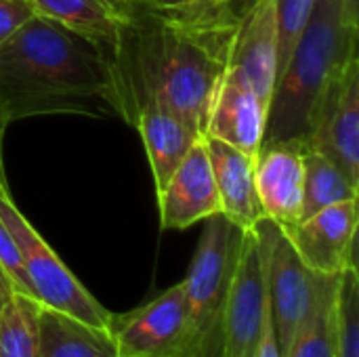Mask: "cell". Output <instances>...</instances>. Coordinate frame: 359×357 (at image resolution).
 I'll list each match as a JSON object with an SVG mask.
<instances>
[{
	"mask_svg": "<svg viewBox=\"0 0 359 357\" xmlns=\"http://www.w3.org/2000/svg\"><path fill=\"white\" fill-rule=\"evenodd\" d=\"M305 149L303 141L265 143L255 158V187L263 217L282 229L301 221Z\"/></svg>",
	"mask_w": 359,
	"mask_h": 357,
	"instance_id": "cell-11",
	"label": "cell"
},
{
	"mask_svg": "<svg viewBox=\"0 0 359 357\" xmlns=\"http://www.w3.org/2000/svg\"><path fill=\"white\" fill-rule=\"evenodd\" d=\"M355 187L345 173L316 149L303 154V210L301 221L339 202L358 200Z\"/></svg>",
	"mask_w": 359,
	"mask_h": 357,
	"instance_id": "cell-19",
	"label": "cell"
},
{
	"mask_svg": "<svg viewBox=\"0 0 359 357\" xmlns=\"http://www.w3.org/2000/svg\"><path fill=\"white\" fill-rule=\"evenodd\" d=\"M111 2H114V4L124 13V15H128V11H130V6H133V2H135V0H111Z\"/></svg>",
	"mask_w": 359,
	"mask_h": 357,
	"instance_id": "cell-31",
	"label": "cell"
},
{
	"mask_svg": "<svg viewBox=\"0 0 359 357\" xmlns=\"http://www.w3.org/2000/svg\"><path fill=\"white\" fill-rule=\"evenodd\" d=\"M0 265L6 271V276L11 278V282H13L17 292L34 297V290H32V284L27 280V274H25V267H23L17 242H15L13 234L8 231V227L4 225L2 219H0Z\"/></svg>",
	"mask_w": 359,
	"mask_h": 357,
	"instance_id": "cell-24",
	"label": "cell"
},
{
	"mask_svg": "<svg viewBox=\"0 0 359 357\" xmlns=\"http://www.w3.org/2000/svg\"><path fill=\"white\" fill-rule=\"evenodd\" d=\"M40 307L29 295H13L0 314V357H38Z\"/></svg>",
	"mask_w": 359,
	"mask_h": 357,
	"instance_id": "cell-20",
	"label": "cell"
},
{
	"mask_svg": "<svg viewBox=\"0 0 359 357\" xmlns=\"http://www.w3.org/2000/svg\"><path fill=\"white\" fill-rule=\"evenodd\" d=\"M0 112L8 124L44 114L126 122L114 50L34 15L0 44Z\"/></svg>",
	"mask_w": 359,
	"mask_h": 357,
	"instance_id": "cell-2",
	"label": "cell"
},
{
	"mask_svg": "<svg viewBox=\"0 0 359 357\" xmlns=\"http://www.w3.org/2000/svg\"><path fill=\"white\" fill-rule=\"evenodd\" d=\"M276 65H278L276 0H255L252 6L240 17L229 67L240 72L269 107L271 90L276 84Z\"/></svg>",
	"mask_w": 359,
	"mask_h": 357,
	"instance_id": "cell-14",
	"label": "cell"
},
{
	"mask_svg": "<svg viewBox=\"0 0 359 357\" xmlns=\"http://www.w3.org/2000/svg\"><path fill=\"white\" fill-rule=\"evenodd\" d=\"M143 6L149 8H179V6H191V4H202L206 0H135Z\"/></svg>",
	"mask_w": 359,
	"mask_h": 357,
	"instance_id": "cell-27",
	"label": "cell"
},
{
	"mask_svg": "<svg viewBox=\"0 0 359 357\" xmlns=\"http://www.w3.org/2000/svg\"><path fill=\"white\" fill-rule=\"evenodd\" d=\"M358 36L359 23L345 15L343 0H316L299 42L273 84L263 145L307 143L328 88L358 57Z\"/></svg>",
	"mask_w": 359,
	"mask_h": 357,
	"instance_id": "cell-3",
	"label": "cell"
},
{
	"mask_svg": "<svg viewBox=\"0 0 359 357\" xmlns=\"http://www.w3.org/2000/svg\"><path fill=\"white\" fill-rule=\"evenodd\" d=\"M32 17L34 11L25 0H0V44Z\"/></svg>",
	"mask_w": 359,
	"mask_h": 357,
	"instance_id": "cell-25",
	"label": "cell"
},
{
	"mask_svg": "<svg viewBox=\"0 0 359 357\" xmlns=\"http://www.w3.org/2000/svg\"><path fill=\"white\" fill-rule=\"evenodd\" d=\"M246 229L223 213L206 219L191 267L183 280L189 316L187 357H223L225 309Z\"/></svg>",
	"mask_w": 359,
	"mask_h": 357,
	"instance_id": "cell-4",
	"label": "cell"
},
{
	"mask_svg": "<svg viewBox=\"0 0 359 357\" xmlns=\"http://www.w3.org/2000/svg\"><path fill=\"white\" fill-rule=\"evenodd\" d=\"M334 357H359L358 265L341 271L334 299Z\"/></svg>",
	"mask_w": 359,
	"mask_h": 357,
	"instance_id": "cell-21",
	"label": "cell"
},
{
	"mask_svg": "<svg viewBox=\"0 0 359 357\" xmlns=\"http://www.w3.org/2000/svg\"><path fill=\"white\" fill-rule=\"evenodd\" d=\"M267 316L265 250L255 227L246 229L225 309L223 357H244L255 349Z\"/></svg>",
	"mask_w": 359,
	"mask_h": 357,
	"instance_id": "cell-8",
	"label": "cell"
},
{
	"mask_svg": "<svg viewBox=\"0 0 359 357\" xmlns=\"http://www.w3.org/2000/svg\"><path fill=\"white\" fill-rule=\"evenodd\" d=\"M244 357H252V351H250V353H246V356Z\"/></svg>",
	"mask_w": 359,
	"mask_h": 357,
	"instance_id": "cell-33",
	"label": "cell"
},
{
	"mask_svg": "<svg viewBox=\"0 0 359 357\" xmlns=\"http://www.w3.org/2000/svg\"><path fill=\"white\" fill-rule=\"evenodd\" d=\"M252 357H282L280 345H278V337H276V330H273V322H271V316H269V309H267V316L263 320L261 335H259V339L255 343Z\"/></svg>",
	"mask_w": 359,
	"mask_h": 357,
	"instance_id": "cell-26",
	"label": "cell"
},
{
	"mask_svg": "<svg viewBox=\"0 0 359 357\" xmlns=\"http://www.w3.org/2000/svg\"><path fill=\"white\" fill-rule=\"evenodd\" d=\"M34 15L116 50L124 13L111 0H25Z\"/></svg>",
	"mask_w": 359,
	"mask_h": 357,
	"instance_id": "cell-18",
	"label": "cell"
},
{
	"mask_svg": "<svg viewBox=\"0 0 359 357\" xmlns=\"http://www.w3.org/2000/svg\"><path fill=\"white\" fill-rule=\"evenodd\" d=\"M6 126H8V122L2 116V112H0V189H8V185H6V173H4V162H2V141H4Z\"/></svg>",
	"mask_w": 359,
	"mask_h": 357,
	"instance_id": "cell-29",
	"label": "cell"
},
{
	"mask_svg": "<svg viewBox=\"0 0 359 357\" xmlns=\"http://www.w3.org/2000/svg\"><path fill=\"white\" fill-rule=\"evenodd\" d=\"M307 147L332 160L359 187V57L328 88Z\"/></svg>",
	"mask_w": 359,
	"mask_h": 357,
	"instance_id": "cell-9",
	"label": "cell"
},
{
	"mask_svg": "<svg viewBox=\"0 0 359 357\" xmlns=\"http://www.w3.org/2000/svg\"><path fill=\"white\" fill-rule=\"evenodd\" d=\"M334 299L337 288L318 305L286 357H334Z\"/></svg>",
	"mask_w": 359,
	"mask_h": 357,
	"instance_id": "cell-22",
	"label": "cell"
},
{
	"mask_svg": "<svg viewBox=\"0 0 359 357\" xmlns=\"http://www.w3.org/2000/svg\"><path fill=\"white\" fill-rule=\"evenodd\" d=\"M238 25L229 6L215 0L179 8L133 2L114 50L126 122L135 126L139 105L158 99L204 137Z\"/></svg>",
	"mask_w": 359,
	"mask_h": 357,
	"instance_id": "cell-1",
	"label": "cell"
},
{
	"mask_svg": "<svg viewBox=\"0 0 359 357\" xmlns=\"http://www.w3.org/2000/svg\"><path fill=\"white\" fill-rule=\"evenodd\" d=\"M202 139L219 191L221 213L242 229L255 227L263 217L255 187V160L215 137L204 135Z\"/></svg>",
	"mask_w": 359,
	"mask_h": 357,
	"instance_id": "cell-16",
	"label": "cell"
},
{
	"mask_svg": "<svg viewBox=\"0 0 359 357\" xmlns=\"http://www.w3.org/2000/svg\"><path fill=\"white\" fill-rule=\"evenodd\" d=\"M135 128L141 133L158 194L183 162L191 145L202 137L158 99H147L139 105L135 114Z\"/></svg>",
	"mask_w": 359,
	"mask_h": 357,
	"instance_id": "cell-15",
	"label": "cell"
},
{
	"mask_svg": "<svg viewBox=\"0 0 359 357\" xmlns=\"http://www.w3.org/2000/svg\"><path fill=\"white\" fill-rule=\"evenodd\" d=\"M265 126L267 103L240 72L229 67L212 101L204 135L229 143L255 160L263 145Z\"/></svg>",
	"mask_w": 359,
	"mask_h": 357,
	"instance_id": "cell-13",
	"label": "cell"
},
{
	"mask_svg": "<svg viewBox=\"0 0 359 357\" xmlns=\"http://www.w3.org/2000/svg\"><path fill=\"white\" fill-rule=\"evenodd\" d=\"M17 290H15V286H13V282H11V278L6 276V271L2 269V265H0V314H2V309L6 307V303L13 299V295H15Z\"/></svg>",
	"mask_w": 359,
	"mask_h": 357,
	"instance_id": "cell-28",
	"label": "cell"
},
{
	"mask_svg": "<svg viewBox=\"0 0 359 357\" xmlns=\"http://www.w3.org/2000/svg\"><path fill=\"white\" fill-rule=\"evenodd\" d=\"M162 229H187L221 213L204 139H198L166 185L156 194Z\"/></svg>",
	"mask_w": 359,
	"mask_h": 357,
	"instance_id": "cell-12",
	"label": "cell"
},
{
	"mask_svg": "<svg viewBox=\"0 0 359 357\" xmlns=\"http://www.w3.org/2000/svg\"><path fill=\"white\" fill-rule=\"evenodd\" d=\"M118 357H187L189 316L183 282L124 316H111Z\"/></svg>",
	"mask_w": 359,
	"mask_h": 357,
	"instance_id": "cell-7",
	"label": "cell"
},
{
	"mask_svg": "<svg viewBox=\"0 0 359 357\" xmlns=\"http://www.w3.org/2000/svg\"><path fill=\"white\" fill-rule=\"evenodd\" d=\"M38 357H118L109 328H95L63 311L40 307Z\"/></svg>",
	"mask_w": 359,
	"mask_h": 357,
	"instance_id": "cell-17",
	"label": "cell"
},
{
	"mask_svg": "<svg viewBox=\"0 0 359 357\" xmlns=\"http://www.w3.org/2000/svg\"><path fill=\"white\" fill-rule=\"evenodd\" d=\"M252 2H255V0H227V6H229V11L240 19V17L252 6Z\"/></svg>",
	"mask_w": 359,
	"mask_h": 357,
	"instance_id": "cell-30",
	"label": "cell"
},
{
	"mask_svg": "<svg viewBox=\"0 0 359 357\" xmlns=\"http://www.w3.org/2000/svg\"><path fill=\"white\" fill-rule=\"evenodd\" d=\"M255 229L261 236L265 250L267 309L282 357H286L318 305L337 288L341 274L324 276L311 271L299 259L282 227L271 219L261 217L255 223Z\"/></svg>",
	"mask_w": 359,
	"mask_h": 357,
	"instance_id": "cell-5",
	"label": "cell"
},
{
	"mask_svg": "<svg viewBox=\"0 0 359 357\" xmlns=\"http://www.w3.org/2000/svg\"><path fill=\"white\" fill-rule=\"evenodd\" d=\"M282 231L311 271L339 276L345 267L355 265L358 200L322 208Z\"/></svg>",
	"mask_w": 359,
	"mask_h": 357,
	"instance_id": "cell-10",
	"label": "cell"
},
{
	"mask_svg": "<svg viewBox=\"0 0 359 357\" xmlns=\"http://www.w3.org/2000/svg\"><path fill=\"white\" fill-rule=\"evenodd\" d=\"M0 219L13 234L34 297L50 309L63 311L95 328H109L111 314L78 282L57 252L13 204L8 189H0Z\"/></svg>",
	"mask_w": 359,
	"mask_h": 357,
	"instance_id": "cell-6",
	"label": "cell"
},
{
	"mask_svg": "<svg viewBox=\"0 0 359 357\" xmlns=\"http://www.w3.org/2000/svg\"><path fill=\"white\" fill-rule=\"evenodd\" d=\"M316 0H276V25H278V65L276 80L286 67L309 17Z\"/></svg>",
	"mask_w": 359,
	"mask_h": 357,
	"instance_id": "cell-23",
	"label": "cell"
},
{
	"mask_svg": "<svg viewBox=\"0 0 359 357\" xmlns=\"http://www.w3.org/2000/svg\"><path fill=\"white\" fill-rule=\"evenodd\" d=\"M215 2H223V4H227V0H215Z\"/></svg>",
	"mask_w": 359,
	"mask_h": 357,
	"instance_id": "cell-32",
	"label": "cell"
}]
</instances>
